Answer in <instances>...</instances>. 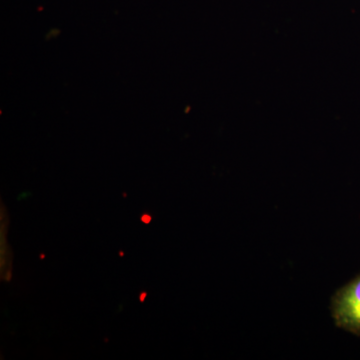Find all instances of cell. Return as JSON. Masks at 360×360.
<instances>
[{"instance_id": "6da1fadb", "label": "cell", "mask_w": 360, "mask_h": 360, "mask_svg": "<svg viewBox=\"0 0 360 360\" xmlns=\"http://www.w3.org/2000/svg\"><path fill=\"white\" fill-rule=\"evenodd\" d=\"M330 309L336 326L360 335V274L336 291Z\"/></svg>"}, {"instance_id": "7a4b0ae2", "label": "cell", "mask_w": 360, "mask_h": 360, "mask_svg": "<svg viewBox=\"0 0 360 360\" xmlns=\"http://www.w3.org/2000/svg\"><path fill=\"white\" fill-rule=\"evenodd\" d=\"M141 220H142V222H144V224H149V222H150V220H151L150 215H148V214L142 215Z\"/></svg>"}, {"instance_id": "3957f363", "label": "cell", "mask_w": 360, "mask_h": 360, "mask_svg": "<svg viewBox=\"0 0 360 360\" xmlns=\"http://www.w3.org/2000/svg\"><path fill=\"white\" fill-rule=\"evenodd\" d=\"M146 292H143V295H142L141 296V297H139V298H141V302H143V300H144V297H146Z\"/></svg>"}]
</instances>
